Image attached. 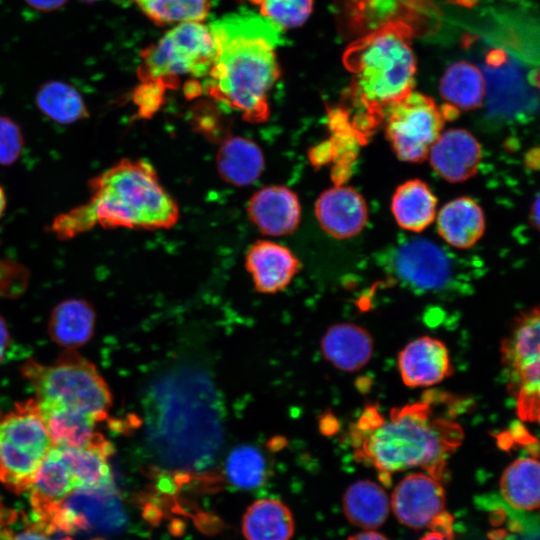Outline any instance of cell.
Returning <instances> with one entry per match:
<instances>
[{
  "instance_id": "cell-1",
  "label": "cell",
  "mask_w": 540,
  "mask_h": 540,
  "mask_svg": "<svg viewBox=\"0 0 540 540\" xmlns=\"http://www.w3.org/2000/svg\"><path fill=\"white\" fill-rule=\"evenodd\" d=\"M350 436L355 458L373 466L388 485L392 473L417 467L441 481L464 432L457 422L436 416L427 395L391 409L387 419L376 407H367Z\"/></svg>"
},
{
  "instance_id": "cell-2",
  "label": "cell",
  "mask_w": 540,
  "mask_h": 540,
  "mask_svg": "<svg viewBox=\"0 0 540 540\" xmlns=\"http://www.w3.org/2000/svg\"><path fill=\"white\" fill-rule=\"evenodd\" d=\"M208 27L216 46L208 93L245 120H266L268 94L281 73L276 48L283 43L282 30L249 11L225 15Z\"/></svg>"
},
{
  "instance_id": "cell-3",
  "label": "cell",
  "mask_w": 540,
  "mask_h": 540,
  "mask_svg": "<svg viewBox=\"0 0 540 540\" xmlns=\"http://www.w3.org/2000/svg\"><path fill=\"white\" fill-rule=\"evenodd\" d=\"M88 200L56 216L50 231L72 239L96 226L105 229H169L179 219V207L162 186L153 166L142 159L123 158L88 181Z\"/></svg>"
},
{
  "instance_id": "cell-4",
  "label": "cell",
  "mask_w": 540,
  "mask_h": 540,
  "mask_svg": "<svg viewBox=\"0 0 540 540\" xmlns=\"http://www.w3.org/2000/svg\"><path fill=\"white\" fill-rule=\"evenodd\" d=\"M163 380L148 404L150 439L167 459L182 465L210 459L220 441V418L210 385L201 376Z\"/></svg>"
},
{
  "instance_id": "cell-5",
  "label": "cell",
  "mask_w": 540,
  "mask_h": 540,
  "mask_svg": "<svg viewBox=\"0 0 540 540\" xmlns=\"http://www.w3.org/2000/svg\"><path fill=\"white\" fill-rule=\"evenodd\" d=\"M415 34L410 25L394 22L359 36L346 49L343 62L352 74L353 98L369 111L383 112L413 91Z\"/></svg>"
},
{
  "instance_id": "cell-6",
  "label": "cell",
  "mask_w": 540,
  "mask_h": 540,
  "mask_svg": "<svg viewBox=\"0 0 540 540\" xmlns=\"http://www.w3.org/2000/svg\"><path fill=\"white\" fill-rule=\"evenodd\" d=\"M21 373L34 388L39 407L80 411L98 422L108 417L111 391L96 367L78 353L64 352L52 365L28 360Z\"/></svg>"
},
{
  "instance_id": "cell-7",
  "label": "cell",
  "mask_w": 540,
  "mask_h": 540,
  "mask_svg": "<svg viewBox=\"0 0 540 540\" xmlns=\"http://www.w3.org/2000/svg\"><path fill=\"white\" fill-rule=\"evenodd\" d=\"M216 54L208 26L202 22L175 25L141 52L137 75L141 82L173 87L184 76L207 77Z\"/></svg>"
},
{
  "instance_id": "cell-8",
  "label": "cell",
  "mask_w": 540,
  "mask_h": 540,
  "mask_svg": "<svg viewBox=\"0 0 540 540\" xmlns=\"http://www.w3.org/2000/svg\"><path fill=\"white\" fill-rule=\"evenodd\" d=\"M53 443L35 399L16 404L0 418V483L9 491H29Z\"/></svg>"
},
{
  "instance_id": "cell-9",
  "label": "cell",
  "mask_w": 540,
  "mask_h": 540,
  "mask_svg": "<svg viewBox=\"0 0 540 540\" xmlns=\"http://www.w3.org/2000/svg\"><path fill=\"white\" fill-rule=\"evenodd\" d=\"M386 273L417 293H449L466 289L468 277L453 254L431 239L406 238L383 256Z\"/></svg>"
},
{
  "instance_id": "cell-10",
  "label": "cell",
  "mask_w": 540,
  "mask_h": 540,
  "mask_svg": "<svg viewBox=\"0 0 540 540\" xmlns=\"http://www.w3.org/2000/svg\"><path fill=\"white\" fill-rule=\"evenodd\" d=\"M540 319L538 308L522 313L501 344V361L519 418L538 422L540 393Z\"/></svg>"
},
{
  "instance_id": "cell-11",
  "label": "cell",
  "mask_w": 540,
  "mask_h": 540,
  "mask_svg": "<svg viewBox=\"0 0 540 540\" xmlns=\"http://www.w3.org/2000/svg\"><path fill=\"white\" fill-rule=\"evenodd\" d=\"M383 112L386 136L397 157L406 162L425 160L445 122L444 112L435 101L412 91Z\"/></svg>"
},
{
  "instance_id": "cell-12",
  "label": "cell",
  "mask_w": 540,
  "mask_h": 540,
  "mask_svg": "<svg viewBox=\"0 0 540 540\" xmlns=\"http://www.w3.org/2000/svg\"><path fill=\"white\" fill-rule=\"evenodd\" d=\"M341 22L349 35L362 36L387 24L403 22L416 32L433 19V0H340Z\"/></svg>"
},
{
  "instance_id": "cell-13",
  "label": "cell",
  "mask_w": 540,
  "mask_h": 540,
  "mask_svg": "<svg viewBox=\"0 0 540 540\" xmlns=\"http://www.w3.org/2000/svg\"><path fill=\"white\" fill-rule=\"evenodd\" d=\"M445 491L441 481L425 473H412L394 488L390 506L396 518L413 529L430 527L444 512Z\"/></svg>"
},
{
  "instance_id": "cell-14",
  "label": "cell",
  "mask_w": 540,
  "mask_h": 540,
  "mask_svg": "<svg viewBox=\"0 0 540 540\" xmlns=\"http://www.w3.org/2000/svg\"><path fill=\"white\" fill-rule=\"evenodd\" d=\"M315 215L328 235L336 239H347L365 227L368 209L365 199L357 190L349 186H335L318 197Z\"/></svg>"
},
{
  "instance_id": "cell-15",
  "label": "cell",
  "mask_w": 540,
  "mask_h": 540,
  "mask_svg": "<svg viewBox=\"0 0 540 540\" xmlns=\"http://www.w3.org/2000/svg\"><path fill=\"white\" fill-rule=\"evenodd\" d=\"M245 267L256 291L275 294L290 284L300 270V261L286 246L258 240L246 252Z\"/></svg>"
},
{
  "instance_id": "cell-16",
  "label": "cell",
  "mask_w": 540,
  "mask_h": 540,
  "mask_svg": "<svg viewBox=\"0 0 540 540\" xmlns=\"http://www.w3.org/2000/svg\"><path fill=\"white\" fill-rule=\"evenodd\" d=\"M428 157L434 171L441 178L458 183L476 174L482 150L470 132L454 128L442 131L432 145Z\"/></svg>"
},
{
  "instance_id": "cell-17",
  "label": "cell",
  "mask_w": 540,
  "mask_h": 540,
  "mask_svg": "<svg viewBox=\"0 0 540 540\" xmlns=\"http://www.w3.org/2000/svg\"><path fill=\"white\" fill-rule=\"evenodd\" d=\"M247 213L260 232L276 237L291 234L298 228L301 206L291 189L283 185H271L252 195Z\"/></svg>"
},
{
  "instance_id": "cell-18",
  "label": "cell",
  "mask_w": 540,
  "mask_h": 540,
  "mask_svg": "<svg viewBox=\"0 0 540 540\" xmlns=\"http://www.w3.org/2000/svg\"><path fill=\"white\" fill-rule=\"evenodd\" d=\"M398 367L404 384L409 387L438 384L453 372L446 345L430 336L408 343L398 355Z\"/></svg>"
},
{
  "instance_id": "cell-19",
  "label": "cell",
  "mask_w": 540,
  "mask_h": 540,
  "mask_svg": "<svg viewBox=\"0 0 540 540\" xmlns=\"http://www.w3.org/2000/svg\"><path fill=\"white\" fill-rule=\"evenodd\" d=\"M320 346L324 358L335 368L346 372L363 368L373 353L371 335L353 323H337L329 327Z\"/></svg>"
},
{
  "instance_id": "cell-20",
  "label": "cell",
  "mask_w": 540,
  "mask_h": 540,
  "mask_svg": "<svg viewBox=\"0 0 540 540\" xmlns=\"http://www.w3.org/2000/svg\"><path fill=\"white\" fill-rule=\"evenodd\" d=\"M437 230L451 247L474 246L485 231V216L480 205L470 197H459L442 207L437 215Z\"/></svg>"
},
{
  "instance_id": "cell-21",
  "label": "cell",
  "mask_w": 540,
  "mask_h": 540,
  "mask_svg": "<svg viewBox=\"0 0 540 540\" xmlns=\"http://www.w3.org/2000/svg\"><path fill=\"white\" fill-rule=\"evenodd\" d=\"M265 159L260 147L251 139L230 136L220 145L216 167L220 177L234 186L255 182L264 169Z\"/></svg>"
},
{
  "instance_id": "cell-22",
  "label": "cell",
  "mask_w": 540,
  "mask_h": 540,
  "mask_svg": "<svg viewBox=\"0 0 540 540\" xmlns=\"http://www.w3.org/2000/svg\"><path fill=\"white\" fill-rule=\"evenodd\" d=\"M95 319V310L89 302L78 298L66 299L52 310L48 332L56 344L72 350L90 340Z\"/></svg>"
},
{
  "instance_id": "cell-23",
  "label": "cell",
  "mask_w": 540,
  "mask_h": 540,
  "mask_svg": "<svg viewBox=\"0 0 540 540\" xmlns=\"http://www.w3.org/2000/svg\"><path fill=\"white\" fill-rule=\"evenodd\" d=\"M437 198L425 182L413 179L395 191L391 210L397 224L411 232H420L436 217Z\"/></svg>"
},
{
  "instance_id": "cell-24",
  "label": "cell",
  "mask_w": 540,
  "mask_h": 540,
  "mask_svg": "<svg viewBox=\"0 0 540 540\" xmlns=\"http://www.w3.org/2000/svg\"><path fill=\"white\" fill-rule=\"evenodd\" d=\"M242 532L246 540H290L294 533L293 516L283 502L259 499L244 513Z\"/></svg>"
},
{
  "instance_id": "cell-25",
  "label": "cell",
  "mask_w": 540,
  "mask_h": 540,
  "mask_svg": "<svg viewBox=\"0 0 540 540\" xmlns=\"http://www.w3.org/2000/svg\"><path fill=\"white\" fill-rule=\"evenodd\" d=\"M343 510L348 521L364 529L380 527L390 511V500L377 483L359 480L352 483L343 495Z\"/></svg>"
},
{
  "instance_id": "cell-26",
  "label": "cell",
  "mask_w": 540,
  "mask_h": 540,
  "mask_svg": "<svg viewBox=\"0 0 540 540\" xmlns=\"http://www.w3.org/2000/svg\"><path fill=\"white\" fill-rule=\"evenodd\" d=\"M439 91L453 108L473 110L483 103L486 91L485 79L474 64L466 61L456 62L443 74Z\"/></svg>"
},
{
  "instance_id": "cell-27",
  "label": "cell",
  "mask_w": 540,
  "mask_h": 540,
  "mask_svg": "<svg viewBox=\"0 0 540 540\" xmlns=\"http://www.w3.org/2000/svg\"><path fill=\"white\" fill-rule=\"evenodd\" d=\"M539 462L535 457H520L502 473L500 491L513 508L533 511L539 506Z\"/></svg>"
},
{
  "instance_id": "cell-28",
  "label": "cell",
  "mask_w": 540,
  "mask_h": 540,
  "mask_svg": "<svg viewBox=\"0 0 540 540\" xmlns=\"http://www.w3.org/2000/svg\"><path fill=\"white\" fill-rule=\"evenodd\" d=\"M53 446L79 447L96 435L98 421L89 414L62 408L39 407Z\"/></svg>"
},
{
  "instance_id": "cell-29",
  "label": "cell",
  "mask_w": 540,
  "mask_h": 540,
  "mask_svg": "<svg viewBox=\"0 0 540 540\" xmlns=\"http://www.w3.org/2000/svg\"><path fill=\"white\" fill-rule=\"evenodd\" d=\"M36 105L45 116L60 124H72L89 116L81 94L59 80H50L40 86Z\"/></svg>"
},
{
  "instance_id": "cell-30",
  "label": "cell",
  "mask_w": 540,
  "mask_h": 540,
  "mask_svg": "<svg viewBox=\"0 0 540 540\" xmlns=\"http://www.w3.org/2000/svg\"><path fill=\"white\" fill-rule=\"evenodd\" d=\"M132 1L157 25L202 22L207 17L211 8V0Z\"/></svg>"
},
{
  "instance_id": "cell-31",
  "label": "cell",
  "mask_w": 540,
  "mask_h": 540,
  "mask_svg": "<svg viewBox=\"0 0 540 540\" xmlns=\"http://www.w3.org/2000/svg\"><path fill=\"white\" fill-rule=\"evenodd\" d=\"M225 472L229 482L239 489L261 486L267 477V463L262 452L252 445L235 447L228 455Z\"/></svg>"
},
{
  "instance_id": "cell-32",
  "label": "cell",
  "mask_w": 540,
  "mask_h": 540,
  "mask_svg": "<svg viewBox=\"0 0 540 540\" xmlns=\"http://www.w3.org/2000/svg\"><path fill=\"white\" fill-rule=\"evenodd\" d=\"M258 6L260 15L280 30L299 27L313 9V0H250Z\"/></svg>"
},
{
  "instance_id": "cell-33",
  "label": "cell",
  "mask_w": 540,
  "mask_h": 540,
  "mask_svg": "<svg viewBox=\"0 0 540 540\" xmlns=\"http://www.w3.org/2000/svg\"><path fill=\"white\" fill-rule=\"evenodd\" d=\"M23 146L20 127L10 118L0 116V165L8 166L16 162Z\"/></svg>"
},
{
  "instance_id": "cell-34",
  "label": "cell",
  "mask_w": 540,
  "mask_h": 540,
  "mask_svg": "<svg viewBox=\"0 0 540 540\" xmlns=\"http://www.w3.org/2000/svg\"><path fill=\"white\" fill-rule=\"evenodd\" d=\"M56 535L57 533L49 531L35 521V523L28 525L18 532L8 529L2 540H72L70 537H59Z\"/></svg>"
},
{
  "instance_id": "cell-35",
  "label": "cell",
  "mask_w": 540,
  "mask_h": 540,
  "mask_svg": "<svg viewBox=\"0 0 540 540\" xmlns=\"http://www.w3.org/2000/svg\"><path fill=\"white\" fill-rule=\"evenodd\" d=\"M30 7L39 10L50 12L57 10L65 5L68 0H24Z\"/></svg>"
},
{
  "instance_id": "cell-36",
  "label": "cell",
  "mask_w": 540,
  "mask_h": 540,
  "mask_svg": "<svg viewBox=\"0 0 540 540\" xmlns=\"http://www.w3.org/2000/svg\"><path fill=\"white\" fill-rule=\"evenodd\" d=\"M16 513L7 509L0 498V540L9 529L8 526L15 520Z\"/></svg>"
},
{
  "instance_id": "cell-37",
  "label": "cell",
  "mask_w": 540,
  "mask_h": 540,
  "mask_svg": "<svg viewBox=\"0 0 540 540\" xmlns=\"http://www.w3.org/2000/svg\"><path fill=\"white\" fill-rule=\"evenodd\" d=\"M10 343L11 340L7 325L4 319L0 317V363L5 359Z\"/></svg>"
},
{
  "instance_id": "cell-38",
  "label": "cell",
  "mask_w": 540,
  "mask_h": 540,
  "mask_svg": "<svg viewBox=\"0 0 540 540\" xmlns=\"http://www.w3.org/2000/svg\"><path fill=\"white\" fill-rule=\"evenodd\" d=\"M347 540H389L383 534L375 531H364L350 536Z\"/></svg>"
},
{
  "instance_id": "cell-39",
  "label": "cell",
  "mask_w": 540,
  "mask_h": 540,
  "mask_svg": "<svg viewBox=\"0 0 540 540\" xmlns=\"http://www.w3.org/2000/svg\"><path fill=\"white\" fill-rule=\"evenodd\" d=\"M7 204L6 194L3 187L0 185V218L2 217Z\"/></svg>"
},
{
  "instance_id": "cell-40",
  "label": "cell",
  "mask_w": 540,
  "mask_h": 540,
  "mask_svg": "<svg viewBox=\"0 0 540 540\" xmlns=\"http://www.w3.org/2000/svg\"><path fill=\"white\" fill-rule=\"evenodd\" d=\"M420 540H446L441 534L432 531L425 534Z\"/></svg>"
},
{
  "instance_id": "cell-41",
  "label": "cell",
  "mask_w": 540,
  "mask_h": 540,
  "mask_svg": "<svg viewBox=\"0 0 540 540\" xmlns=\"http://www.w3.org/2000/svg\"><path fill=\"white\" fill-rule=\"evenodd\" d=\"M84 2H87V3H93V2H96V1H99V0H82Z\"/></svg>"
},
{
  "instance_id": "cell-42",
  "label": "cell",
  "mask_w": 540,
  "mask_h": 540,
  "mask_svg": "<svg viewBox=\"0 0 540 540\" xmlns=\"http://www.w3.org/2000/svg\"><path fill=\"white\" fill-rule=\"evenodd\" d=\"M506 1L519 2V1H524V0H506Z\"/></svg>"
},
{
  "instance_id": "cell-43",
  "label": "cell",
  "mask_w": 540,
  "mask_h": 540,
  "mask_svg": "<svg viewBox=\"0 0 540 540\" xmlns=\"http://www.w3.org/2000/svg\"><path fill=\"white\" fill-rule=\"evenodd\" d=\"M92 540H104V539H101V538H95V539H92Z\"/></svg>"
}]
</instances>
